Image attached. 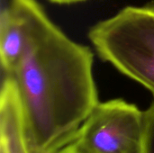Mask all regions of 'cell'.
<instances>
[{
	"label": "cell",
	"instance_id": "cell-4",
	"mask_svg": "<svg viewBox=\"0 0 154 153\" xmlns=\"http://www.w3.org/2000/svg\"><path fill=\"white\" fill-rule=\"evenodd\" d=\"M43 10L37 0H11L2 8L0 60L5 74L10 73L23 55L36 19Z\"/></svg>",
	"mask_w": 154,
	"mask_h": 153
},
{
	"label": "cell",
	"instance_id": "cell-8",
	"mask_svg": "<svg viewBox=\"0 0 154 153\" xmlns=\"http://www.w3.org/2000/svg\"><path fill=\"white\" fill-rule=\"evenodd\" d=\"M53 153H81V152H79V151H75V150H73V149H71V148H69V146H64L63 148H61L60 150H59V151H55V152Z\"/></svg>",
	"mask_w": 154,
	"mask_h": 153
},
{
	"label": "cell",
	"instance_id": "cell-6",
	"mask_svg": "<svg viewBox=\"0 0 154 153\" xmlns=\"http://www.w3.org/2000/svg\"><path fill=\"white\" fill-rule=\"evenodd\" d=\"M145 113V135L143 153H154V101Z\"/></svg>",
	"mask_w": 154,
	"mask_h": 153
},
{
	"label": "cell",
	"instance_id": "cell-9",
	"mask_svg": "<svg viewBox=\"0 0 154 153\" xmlns=\"http://www.w3.org/2000/svg\"><path fill=\"white\" fill-rule=\"evenodd\" d=\"M0 153H8L5 144L2 141H0Z\"/></svg>",
	"mask_w": 154,
	"mask_h": 153
},
{
	"label": "cell",
	"instance_id": "cell-5",
	"mask_svg": "<svg viewBox=\"0 0 154 153\" xmlns=\"http://www.w3.org/2000/svg\"><path fill=\"white\" fill-rule=\"evenodd\" d=\"M0 141L8 153H30L24 135L23 107L14 78L5 74L0 93Z\"/></svg>",
	"mask_w": 154,
	"mask_h": 153
},
{
	"label": "cell",
	"instance_id": "cell-1",
	"mask_svg": "<svg viewBox=\"0 0 154 153\" xmlns=\"http://www.w3.org/2000/svg\"><path fill=\"white\" fill-rule=\"evenodd\" d=\"M91 49L38 15L24 51L8 73L14 80L30 153H53L67 144L99 103Z\"/></svg>",
	"mask_w": 154,
	"mask_h": 153
},
{
	"label": "cell",
	"instance_id": "cell-2",
	"mask_svg": "<svg viewBox=\"0 0 154 153\" xmlns=\"http://www.w3.org/2000/svg\"><path fill=\"white\" fill-rule=\"evenodd\" d=\"M88 39L102 60L154 96V3L123 8L91 27Z\"/></svg>",
	"mask_w": 154,
	"mask_h": 153
},
{
	"label": "cell",
	"instance_id": "cell-7",
	"mask_svg": "<svg viewBox=\"0 0 154 153\" xmlns=\"http://www.w3.org/2000/svg\"><path fill=\"white\" fill-rule=\"evenodd\" d=\"M49 1L53 4H57V5H72V4L85 2L88 0H49Z\"/></svg>",
	"mask_w": 154,
	"mask_h": 153
},
{
	"label": "cell",
	"instance_id": "cell-3",
	"mask_svg": "<svg viewBox=\"0 0 154 153\" xmlns=\"http://www.w3.org/2000/svg\"><path fill=\"white\" fill-rule=\"evenodd\" d=\"M145 113L123 99L98 103L66 146L81 153H143Z\"/></svg>",
	"mask_w": 154,
	"mask_h": 153
}]
</instances>
